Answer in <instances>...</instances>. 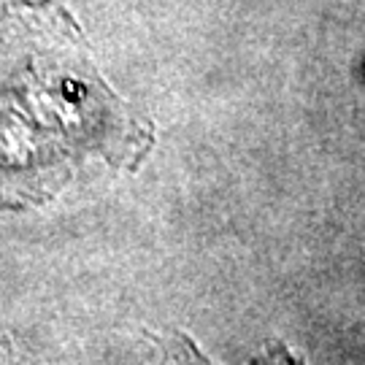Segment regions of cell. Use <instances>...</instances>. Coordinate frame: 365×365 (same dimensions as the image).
Wrapping results in <instances>:
<instances>
[{"mask_svg": "<svg viewBox=\"0 0 365 365\" xmlns=\"http://www.w3.org/2000/svg\"><path fill=\"white\" fill-rule=\"evenodd\" d=\"M149 149L152 125L98 73L66 6L0 9V209L52 197L90 160L125 168Z\"/></svg>", "mask_w": 365, "mask_h": 365, "instance_id": "6da1fadb", "label": "cell"}]
</instances>
